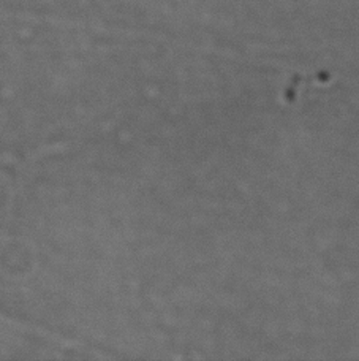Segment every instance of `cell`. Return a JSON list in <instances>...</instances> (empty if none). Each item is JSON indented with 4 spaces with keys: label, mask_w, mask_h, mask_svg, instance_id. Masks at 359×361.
<instances>
[]
</instances>
